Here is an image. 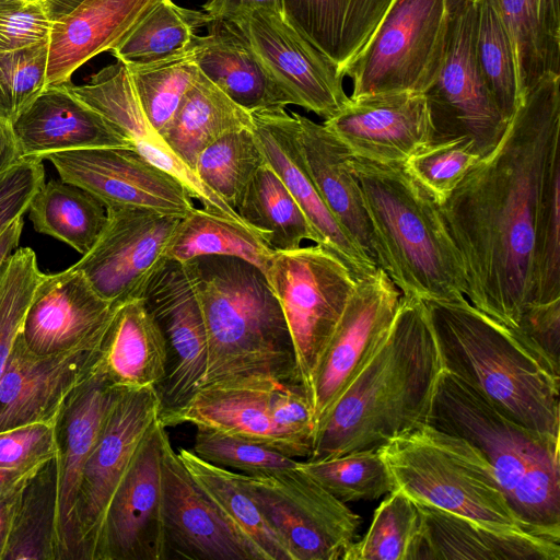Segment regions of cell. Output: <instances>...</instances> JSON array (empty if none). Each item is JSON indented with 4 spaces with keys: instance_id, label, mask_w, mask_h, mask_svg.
<instances>
[{
    "instance_id": "6125c7cd",
    "label": "cell",
    "mask_w": 560,
    "mask_h": 560,
    "mask_svg": "<svg viewBox=\"0 0 560 560\" xmlns=\"http://www.w3.org/2000/svg\"><path fill=\"white\" fill-rule=\"evenodd\" d=\"M49 1H52V0H49Z\"/></svg>"
},
{
    "instance_id": "2e32d148",
    "label": "cell",
    "mask_w": 560,
    "mask_h": 560,
    "mask_svg": "<svg viewBox=\"0 0 560 560\" xmlns=\"http://www.w3.org/2000/svg\"><path fill=\"white\" fill-rule=\"evenodd\" d=\"M253 50L293 105L325 120L349 102L335 62L301 35L283 14L255 9L234 19Z\"/></svg>"
},
{
    "instance_id": "d590c367",
    "label": "cell",
    "mask_w": 560,
    "mask_h": 560,
    "mask_svg": "<svg viewBox=\"0 0 560 560\" xmlns=\"http://www.w3.org/2000/svg\"><path fill=\"white\" fill-rule=\"evenodd\" d=\"M236 212L275 252L296 249L304 240L317 243L305 214L267 162L249 180Z\"/></svg>"
},
{
    "instance_id": "3957f363",
    "label": "cell",
    "mask_w": 560,
    "mask_h": 560,
    "mask_svg": "<svg viewBox=\"0 0 560 560\" xmlns=\"http://www.w3.org/2000/svg\"><path fill=\"white\" fill-rule=\"evenodd\" d=\"M424 303L444 370L512 420L560 438V364L465 298Z\"/></svg>"
},
{
    "instance_id": "d4e9b609",
    "label": "cell",
    "mask_w": 560,
    "mask_h": 560,
    "mask_svg": "<svg viewBox=\"0 0 560 560\" xmlns=\"http://www.w3.org/2000/svg\"><path fill=\"white\" fill-rule=\"evenodd\" d=\"M159 0H81L57 15L49 42L46 84L59 85L94 56L114 49Z\"/></svg>"
},
{
    "instance_id": "74e56055",
    "label": "cell",
    "mask_w": 560,
    "mask_h": 560,
    "mask_svg": "<svg viewBox=\"0 0 560 560\" xmlns=\"http://www.w3.org/2000/svg\"><path fill=\"white\" fill-rule=\"evenodd\" d=\"M211 21L205 11L159 0L110 52L128 67H148L182 58L190 54L196 30Z\"/></svg>"
},
{
    "instance_id": "836d02e7",
    "label": "cell",
    "mask_w": 560,
    "mask_h": 560,
    "mask_svg": "<svg viewBox=\"0 0 560 560\" xmlns=\"http://www.w3.org/2000/svg\"><path fill=\"white\" fill-rule=\"evenodd\" d=\"M177 454L192 479L259 560H292L288 548L242 485L238 472L208 463L188 448H180Z\"/></svg>"
},
{
    "instance_id": "9c48e42d",
    "label": "cell",
    "mask_w": 560,
    "mask_h": 560,
    "mask_svg": "<svg viewBox=\"0 0 560 560\" xmlns=\"http://www.w3.org/2000/svg\"><path fill=\"white\" fill-rule=\"evenodd\" d=\"M448 24V0H394L373 35L342 71L350 97L424 93L439 73Z\"/></svg>"
},
{
    "instance_id": "7dc6e473",
    "label": "cell",
    "mask_w": 560,
    "mask_h": 560,
    "mask_svg": "<svg viewBox=\"0 0 560 560\" xmlns=\"http://www.w3.org/2000/svg\"><path fill=\"white\" fill-rule=\"evenodd\" d=\"M480 159L471 139L455 138L431 141L404 164L440 206Z\"/></svg>"
},
{
    "instance_id": "91938a15",
    "label": "cell",
    "mask_w": 560,
    "mask_h": 560,
    "mask_svg": "<svg viewBox=\"0 0 560 560\" xmlns=\"http://www.w3.org/2000/svg\"><path fill=\"white\" fill-rule=\"evenodd\" d=\"M23 218L14 221L0 237V270L8 257L18 248L22 234Z\"/></svg>"
},
{
    "instance_id": "484cf974",
    "label": "cell",
    "mask_w": 560,
    "mask_h": 560,
    "mask_svg": "<svg viewBox=\"0 0 560 560\" xmlns=\"http://www.w3.org/2000/svg\"><path fill=\"white\" fill-rule=\"evenodd\" d=\"M23 159L103 147L130 148L98 113L73 96L65 83L49 85L12 122Z\"/></svg>"
},
{
    "instance_id": "9f6ffc18",
    "label": "cell",
    "mask_w": 560,
    "mask_h": 560,
    "mask_svg": "<svg viewBox=\"0 0 560 560\" xmlns=\"http://www.w3.org/2000/svg\"><path fill=\"white\" fill-rule=\"evenodd\" d=\"M25 485L0 497V560H3L19 500Z\"/></svg>"
},
{
    "instance_id": "83f0119b",
    "label": "cell",
    "mask_w": 560,
    "mask_h": 560,
    "mask_svg": "<svg viewBox=\"0 0 560 560\" xmlns=\"http://www.w3.org/2000/svg\"><path fill=\"white\" fill-rule=\"evenodd\" d=\"M280 384L283 383L268 380L207 384L199 387L186 405L161 415L160 420L165 428L184 423L209 428L285 455L270 411L273 389Z\"/></svg>"
},
{
    "instance_id": "ac0fdd59",
    "label": "cell",
    "mask_w": 560,
    "mask_h": 560,
    "mask_svg": "<svg viewBox=\"0 0 560 560\" xmlns=\"http://www.w3.org/2000/svg\"><path fill=\"white\" fill-rule=\"evenodd\" d=\"M46 159L61 180L89 191L106 208H143L183 218L195 207L176 179L130 148L71 150Z\"/></svg>"
},
{
    "instance_id": "f35d334b",
    "label": "cell",
    "mask_w": 560,
    "mask_h": 560,
    "mask_svg": "<svg viewBox=\"0 0 560 560\" xmlns=\"http://www.w3.org/2000/svg\"><path fill=\"white\" fill-rule=\"evenodd\" d=\"M34 229L86 254L100 237L106 207L89 191L63 182L49 180L35 194L28 208Z\"/></svg>"
},
{
    "instance_id": "94428289",
    "label": "cell",
    "mask_w": 560,
    "mask_h": 560,
    "mask_svg": "<svg viewBox=\"0 0 560 560\" xmlns=\"http://www.w3.org/2000/svg\"><path fill=\"white\" fill-rule=\"evenodd\" d=\"M25 1H49V0H25Z\"/></svg>"
},
{
    "instance_id": "9a60e30c",
    "label": "cell",
    "mask_w": 560,
    "mask_h": 560,
    "mask_svg": "<svg viewBox=\"0 0 560 560\" xmlns=\"http://www.w3.org/2000/svg\"><path fill=\"white\" fill-rule=\"evenodd\" d=\"M400 298L399 289L380 267L357 281L313 375L316 427L388 332Z\"/></svg>"
},
{
    "instance_id": "8992f818",
    "label": "cell",
    "mask_w": 560,
    "mask_h": 560,
    "mask_svg": "<svg viewBox=\"0 0 560 560\" xmlns=\"http://www.w3.org/2000/svg\"><path fill=\"white\" fill-rule=\"evenodd\" d=\"M428 423L477 447L521 522L560 540L559 438L506 417L446 370L438 380Z\"/></svg>"
},
{
    "instance_id": "8fae6325",
    "label": "cell",
    "mask_w": 560,
    "mask_h": 560,
    "mask_svg": "<svg viewBox=\"0 0 560 560\" xmlns=\"http://www.w3.org/2000/svg\"><path fill=\"white\" fill-rule=\"evenodd\" d=\"M477 0H448V24L442 63L424 91L432 141L469 138L482 159L498 145L504 119L479 72L475 56Z\"/></svg>"
},
{
    "instance_id": "816d5d0a",
    "label": "cell",
    "mask_w": 560,
    "mask_h": 560,
    "mask_svg": "<svg viewBox=\"0 0 560 560\" xmlns=\"http://www.w3.org/2000/svg\"><path fill=\"white\" fill-rule=\"evenodd\" d=\"M57 454L55 425L31 423L0 431V467H38Z\"/></svg>"
},
{
    "instance_id": "5b68a950",
    "label": "cell",
    "mask_w": 560,
    "mask_h": 560,
    "mask_svg": "<svg viewBox=\"0 0 560 560\" xmlns=\"http://www.w3.org/2000/svg\"><path fill=\"white\" fill-rule=\"evenodd\" d=\"M188 261L207 332L201 386L243 380L302 385L284 316L265 275L236 257Z\"/></svg>"
},
{
    "instance_id": "52a82bcc",
    "label": "cell",
    "mask_w": 560,
    "mask_h": 560,
    "mask_svg": "<svg viewBox=\"0 0 560 560\" xmlns=\"http://www.w3.org/2000/svg\"><path fill=\"white\" fill-rule=\"evenodd\" d=\"M380 448L395 489L413 501L500 530L536 534L510 506L488 460L465 439L425 423Z\"/></svg>"
},
{
    "instance_id": "7a4b0ae2",
    "label": "cell",
    "mask_w": 560,
    "mask_h": 560,
    "mask_svg": "<svg viewBox=\"0 0 560 560\" xmlns=\"http://www.w3.org/2000/svg\"><path fill=\"white\" fill-rule=\"evenodd\" d=\"M443 370L424 301L401 294L388 332L317 424L306 460L377 448L428 423Z\"/></svg>"
},
{
    "instance_id": "6da1fadb",
    "label": "cell",
    "mask_w": 560,
    "mask_h": 560,
    "mask_svg": "<svg viewBox=\"0 0 560 560\" xmlns=\"http://www.w3.org/2000/svg\"><path fill=\"white\" fill-rule=\"evenodd\" d=\"M560 74L521 98L498 145L440 205L462 258L465 295L510 327L537 301L540 231L560 196Z\"/></svg>"
},
{
    "instance_id": "f1b7e54d",
    "label": "cell",
    "mask_w": 560,
    "mask_h": 560,
    "mask_svg": "<svg viewBox=\"0 0 560 560\" xmlns=\"http://www.w3.org/2000/svg\"><path fill=\"white\" fill-rule=\"evenodd\" d=\"M417 504L423 521L418 560L560 559V540L528 532L500 530L434 506Z\"/></svg>"
},
{
    "instance_id": "7c38bea8",
    "label": "cell",
    "mask_w": 560,
    "mask_h": 560,
    "mask_svg": "<svg viewBox=\"0 0 560 560\" xmlns=\"http://www.w3.org/2000/svg\"><path fill=\"white\" fill-rule=\"evenodd\" d=\"M161 410L154 387L119 392L81 474L72 512L70 560H95L112 498Z\"/></svg>"
},
{
    "instance_id": "8d00e7d4",
    "label": "cell",
    "mask_w": 560,
    "mask_h": 560,
    "mask_svg": "<svg viewBox=\"0 0 560 560\" xmlns=\"http://www.w3.org/2000/svg\"><path fill=\"white\" fill-rule=\"evenodd\" d=\"M3 560H61L56 456L24 486Z\"/></svg>"
},
{
    "instance_id": "bcb514c9",
    "label": "cell",
    "mask_w": 560,
    "mask_h": 560,
    "mask_svg": "<svg viewBox=\"0 0 560 560\" xmlns=\"http://www.w3.org/2000/svg\"><path fill=\"white\" fill-rule=\"evenodd\" d=\"M43 272L35 252L16 248L0 270V376L20 336L33 293Z\"/></svg>"
},
{
    "instance_id": "ee69618b",
    "label": "cell",
    "mask_w": 560,
    "mask_h": 560,
    "mask_svg": "<svg viewBox=\"0 0 560 560\" xmlns=\"http://www.w3.org/2000/svg\"><path fill=\"white\" fill-rule=\"evenodd\" d=\"M299 467L343 503L373 501L395 489L380 447L353 451Z\"/></svg>"
},
{
    "instance_id": "d6a6232c",
    "label": "cell",
    "mask_w": 560,
    "mask_h": 560,
    "mask_svg": "<svg viewBox=\"0 0 560 560\" xmlns=\"http://www.w3.org/2000/svg\"><path fill=\"white\" fill-rule=\"evenodd\" d=\"M511 37L520 96L547 73L560 74V0H491Z\"/></svg>"
},
{
    "instance_id": "e575fe53",
    "label": "cell",
    "mask_w": 560,
    "mask_h": 560,
    "mask_svg": "<svg viewBox=\"0 0 560 560\" xmlns=\"http://www.w3.org/2000/svg\"><path fill=\"white\" fill-rule=\"evenodd\" d=\"M252 128V113L233 102L200 71L162 137L195 171L197 158L206 147L224 135Z\"/></svg>"
},
{
    "instance_id": "f6af8a7d",
    "label": "cell",
    "mask_w": 560,
    "mask_h": 560,
    "mask_svg": "<svg viewBox=\"0 0 560 560\" xmlns=\"http://www.w3.org/2000/svg\"><path fill=\"white\" fill-rule=\"evenodd\" d=\"M128 68L143 112L162 136L200 70L190 54L148 67Z\"/></svg>"
},
{
    "instance_id": "44dd1931",
    "label": "cell",
    "mask_w": 560,
    "mask_h": 560,
    "mask_svg": "<svg viewBox=\"0 0 560 560\" xmlns=\"http://www.w3.org/2000/svg\"><path fill=\"white\" fill-rule=\"evenodd\" d=\"M324 126L353 155L383 163H406L433 139L427 98L412 91L350 97Z\"/></svg>"
},
{
    "instance_id": "11a10c76",
    "label": "cell",
    "mask_w": 560,
    "mask_h": 560,
    "mask_svg": "<svg viewBox=\"0 0 560 560\" xmlns=\"http://www.w3.org/2000/svg\"><path fill=\"white\" fill-rule=\"evenodd\" d=\"M202 9L212 20H232L242 12L255 9L283 14L282 0H208Z\"/></svg>"
},
{
    "instance_id": "603a6c76",
    "label": "cell",
    "mask_w": 560,
    "mask_h": 560,
    "mask_svg": "<svg viewBox=\"0 0 560 560\" xmlns=\"http://www.w3.org/2000/svg\"><path fill=\"white\" fill-rule=\"evenodd\" d=\"M115 308L72 266L60 272L43 273L20 337L35 354L97 345Z\"/></svg>"
},
{
    "instance_id": "b9f144b4",
    "label": "cell",
    "mask_w": 560,
    "mask_h": 560,
    "mask_svg": "<svg viewBox=\"0 0 560 560\" xmlns=\"http://www.w3.org/2000/svg\"><path fill=\"white\" fill-rule=\"evenodd\" d=\"M475 56L481 78L505 120L521 101L511 37L491 0H477Z\"/></svg>"
},
{
    "instance_id": "6f0895ef",
    "label": "cell",
    "mask_w": 560,
    "mask_h": 560,
    "mask_svg": "<svg viewBox=\"0 0 560 560\" xmlns=\"http://www.w3.org/2000/svg\"><path fill=\"white\" fill-rule=\"evenodd\" d=\"M23 160L12 124L0 119V174Z\"/></svg>"
},
{
    "instance_id": "277c9868",
    "label": "cell",
    "mask_w": 560,
    "mask_h": 560,
    "mask_svg": "<svg viewBox=\"0 0 560 560\" xmlns=\"http://www.w3.org/2000/svg\"><path fill=\"white\" fill-rule=\"evenodd\" d=\"M373 230L377 267L402 295L422 301L465 298L466 275L440 207L404 163L351 158Z\"/></svg>"
},
{
    "instance_id": "d6986e66",
    "label": "cell",
    "mask_w": 560,
    "mask_h": 560,
    "mask_svg": "<svg viewBox=\"0 0 560 560\" xmlns=\"http://www.w3.org/2000/svg\"><path fill=\"white\" fill-rule=\"evenodd\" d=\"M100 345L35 354L19 336L0 376V431L55 425L71 394L95 372Z\"/></svg>"
},
{
    "instance_id": "7bdbcfd3",
    "label": "cell",
    "mask_w": 560,
    "mask_h": 560,
    "mask_svg": "<svg viewBox=\"0 0 560 560\" xmlns=\"http://www.w3.org/2000/svg\"><path fill=\"white\" fill-rule=\"evenodd\" d=\"M266 162L252 129L230 132L206 147L195 172L201 182L236 211L256 171Z\"/></svg>"
},
{
    "instance_id": "7402d4cb",
    "label": "cell",
    "mask_w": 560,
    "mask_h": 560,
    "mask_svg": "<svg viewBox=\"0 0 560 560\" xmlns=\"http://www.w3.org/2000/svg\"><path fill=\"white\" fill-rule=\"evenodd\" d=\"M253 132L272 167L308 220L318 245L332 253L355 281L378 267L348 235L322 199L305 163L300 125L285 109L252 113Z\"/></svg>"
},
{
    "instance_id": "ffe728a7",
    "label": "cell",
    "mask_w": 560,
    "mask_h": 560,
    "mask_svg": "<svg viewBox=\"0 0 560 560\" xmlns=\"http://www.w3.org/2000/svg\"><path fill=\"white\" fill-rule=\"evenodd\" d=\"M161 466L166 560H259L192 479L168 435Z\"/></svg>"
},
{
    "instance_id": "f5cc1de1",
    "label": "cell",
    "mask_w": 560,
    "mask_h": 560,
    "mask_svg": "<svg viewBox=\"0 0 560 560\" xmlns=\"http://www.w3.org/2000/svg\"><path fill=\"white\" fill-rule=\"evenodd\" d=\"M45 183L40 159H23L0 174V237L28 211L32 199Z\"/></svg>"
},
{
    "instance_id": "ba28073f",
    "label": "cell",
    "mask_w": 560,
    "mask_h": 560,
    "mask_svg": "<svg viewBox=\"0 0 560 560\" xmlns=\"http://www.w3.org/2000/svg\"><path fill=\"white\" fill-rule=\"evenodd\" d=\"M266 278L284 316L300 381L311 400L315 369L357 281L318 244L275 252Z\"/></svg>"
},
{
    "instance_id": "1f68e13d",
    "label": "cell",
    "mask_w": 560,
    "mask_h": 560,
    "mask_svg": "<svg viewBox=\"0 0 560 560\" xmlns=\"http://www.w3.org/2000/svg\"><path fill=\"white\" fill-rule=\"evenodd\" d=\"M393 1L282 0V10L285 20L342 73L366 45Z\"/></svg>"
},
{
    "instance_id": "db71d44e",
    "label": "cell",
    "mask_w": 560,
    "mask_h": 560,
    "mask_svg": "<svg viewBox=\"0 0 560 560\" xmlns=\"http://www.w3.org/2000/svg\"><path fill=\"white\" fill-rule=\"evenodd\" d=\"M515 329L560 364V298L527 305Z\"/></svg>"
},
{
    "instance_id": "cb8c5ba5",
    "label": "cell",
    "mask_w": 560,
    "mask_h": 560,
    "mask_svg": "<svg viewBox=\"0 0 560 560\" xmlns=\"http://www.w3.org/2000/svg\"><path fill=\"white\" fill-rule=\"evenodd\" d=\"M120 390L95 370L71 394L56 420L61 560H70L72 512L83 467Z\"/></svg>"
},
{
    "instance_id": "5bb4252c",
    "label": "cell",
    "mask_w": 560,
    "mask_h": 560,
    "mask_svg": "<svg viewBox=\"0 0 560 560\" xmlns=\"http://www.w3.org/2000/svg\"><path fill=\"white\" fill-rule=\"evenodd\" d=\"M141 299L167 348L166 376L158 388L163 415L191 399L203 384L207 370V332L190 262L166 259Z\"/></svg>"
},
{
    "instance_id": "681fc988",
    "label": "cell",
    "mask_w": 560,
    "mask_h": 560,
    "mask_svg": "<svg viewBox=\"0 0 560 560\" xmlns=\"http://www.w3.org/2000/svg\"><path fill=\"white\" fill-rule=\"evenodd\" d=\"M48 42L0 52V119L11 124L47 88Z\"/></svg>"
},
{
    "instance_id": "e0dca14e",
    "label": "cell",
    "mask_w": 560,
    "mask_h": 560,
    "mask_svg": "<svg viewBox=\"0 0 560 560\" xmlns=\"http://www.w3.org/2000/svg\"><path fill=\"white\" fill-rule=\"evenodd\" d=\"M159 419L139 445L108 505L95 560H166Z\"/></svg>"
},
{
    "instance_id": "60d3db41",
    "label": "cell",
    "mask_w": 560,
    "mask_h": 560,
    "mask_svg": "<svg viewBox=\"0 0 560 560\" xmlns=\"http://www.w3.org/2000/svg\"><path fill=\"white\" fill-rule=\"evenodd\" d=\"M422 533L417 502L394 489L375 509L365 535L348 547L342 560H418Z\"/></svg>"
},
{
    "instance_id": "680465c9",
    "label": "cell",
    "mask_w": 560,
    "mask_h": 560,
    "mask_svg": "<svg viewBox=\"0 0 560 560\" xmlns=\"http://www.w3.org/2000/svg\"><path fill=\"white\" fill-rule=\"evenodd\" d=\"M42 466L32 468L0 467V497L25 485Z\"/></svg>"
},
{
    "instance_id": "30bf717a",
    "label": "cell",
    "mask_w": 560,
    "mask_h": 560,
    "mask_svg": "<svg viewBox=\"0 0 560 560\" xmlns=\"http://www.w3.org/2000/svg\"><path fill=\"white\" fill-rule=\"evenodd\" d=\"M292 560H338L354 541L361 517L296 467L238 472Z\"/></svg>"
},
{
    "instance_id": "ab89813d",
    "label": "cell",
    "mask_w": 560,
    "mask_h": 560,
    "mask_svg": "<svg viewBox=\"0 0 560 560\" xmlns=\"http://www.w3.org/2000/svg\"><path fill=\"white\" fill-rule=\"evenodd\" d=\"M273 253L247 225L194 207L180 219L166 257L178 261L202 256L236 257L254 265L266 277Z\"/></svg>"
},
{
    "instance_id": "f546056e",
    "label": "cell",
    "mask_w": 560,
    "mask_h": 560,
    "mask_svg": "<svg viewBox=\"0 0 560 560\" xmlns=\"http://www.w3.org/2000/svg\"><path fill=\"white\" fill-rule=\"evenodd\" d=\"M308 173L325 205L348 235L376 262L373 230L352 172V152L324 124L294 113Z\"/></svg>"
},
{
    "instance_id": "4316f807",
    "label": "cell",
    "mask_w": 560,
    "mask_h": 560,
    "mask_svg": "<svg viewBox=\"0 0 560 560\" xmlns=\"http://www.w3.org/2000/svg\"><path fill=\"white\" fill-rule=\"evenodd\" d=\"M207 28V35L196 36L191 59L233 102L249 113L293 105L234 22L214 19Z\"/></svg>"
},
{
    "instance_id": "f907efd6",
    "label": "cell",
    "mask_w": 560,
    "mask_h": 560,
    "mask_svg": "<svg viewBox=\"0 0 560 560\" xmlns=\"http://www.w3.org/2000/svg\"><path fill=\"white\" fill-rule=\"evenodd\" d=\"M51 1L0 0V52L49 42Z\"/></svg>"
},
{
    "instance_id": "c3c4849f",
    "label": "cell",
    "mask_w": 560,
    "mask_h": 560,
    "mask_svg": "<svg viewBox=\"0 0 560 560\" xmlns=\"http://www.w3.org/2000/svg\"><path fill=\"white\" fill-rule=\"evenodd\" d=\"M191 451L203 460L246 475L296 467L299 460L249 440L197 427Z\"/></svg>"
},
{
    "instance_id": "4fadbf2b",
    "label": "cell",
    "mask_w": 560,
    "mask_h": 560,
    "mask_svg": "<svg viewBox=\"0 0 560 560\" xmlns=\"http://www.w3.org/2000/svg\"><path fill=\"white\" fill-rule=\"evenodd\" d=\"M106 224L93 247L73 268L114 307L141 295L180 222L179 217L143 208L109 207Z\"/></svg>"
},
{
    "instance_id": "4dcf8cb0",
    "label": "cell",
    "mask_w": 560,
    "mask_h": 560,
    "mask_svg": "<svg viewBox=\"0 0 560 560\" xmlns=\"http://www.w3.org/2000/svg\"><path fill=\"white\" fill-rule=\"evenodd\" d=\"M96 371L119 389L161 386L167 371L166 342L142 299L115 308L101 340Z\"/></svg>"
}]
</instances>
